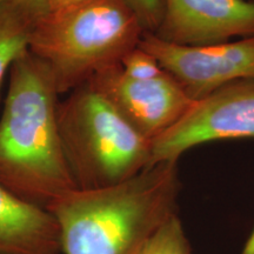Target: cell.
Here are the masks:
<instances>
[{
  "mask_svg": "<svg viewBox=\"0 0 254 254\" xmlns=\"http://www.w3.org/2000/svg\"><path fill=\"white\" fill-rule=\"evenodd\" d=\"M240 254H254V225L250 232L249 237L245 240V244H244Z\"/></svg>",
  "mask_w": 254,
  "mask_h": 254,
  "instance_id": "9a60e30c",
  "label": "cell"
},
{
  "mask_svg": "<svg viewBox=\"0 0 254 254\" xmlns=\"http://www.w3.org/2000/svg\"><path fill=\"white\" fill-rule=\"evenodd\" d=\"M125 1L138 15L145 32L154 33L163 18V0H125Z\"/></svg>",
  "mask_w": 254,
  "mask_h": 254,
  "instance_id": "4fadbf2b",
  "label": "cell"
},
{
  "mask_svg": "<svg viewBox=\"0 0 254 254\" xmlns=\"http://www.w3.org/2000/svg\"><path fill=\"white\" fill-rule=\"evenodd\" d=\"M58 126L78 190L118 185L151 166L152 141L90 84L59 101Z\"/></svg>",
  "mask_w": 254,
  "mask_h": 254,
  "instance_id": "277c9868",
  "label": "cell"
},
{
  "mask_svg": "<svg viewBox=\"0 0 254 254\" xmlns=\"http://www.w3.org/2000/svg\"><path fill=\"white\" fill-rule=\"evenodd\" d=\"M254 139V79L225 85L194 101L176 125L152 141V165L179 161L212 141Z\"/></svg>",
  "mask_w": 254,
  "mask_h": 254,
  "instance_id": "5b68a950",
  "label": "cell"
},
{
  "mask_svg": "<svg viewBox=\"0 0 254 254\" xmlns=\"http://www.w3.org/2000/svg\"><path fill=\"white\" fill-rule=\"evenodd\" d=\"M140 134L153 141L189 112L192 100L167 72L138 80L127 77L120 65L104 69L90 81Z\"/></svg>",
  "mask_w": 254,
  "mask_h": 254,
  "instance_id": "52a82bcc",
  "label": "cell"
},
{
  "mask_svg": "<svg viewBox=\"0 0 254 254\" xmlns=\"http://www.w3.org/2000/svg\"><path fill=\"white\" fill-rule=\"evenodd\" d=\"M120 67L127 77L138 80L153 79L165 73L157 59L139 45L124 57Z\"/></svg>",
  "mask_w": 254,
  "mask_h": 254,
  "instance_id": "7c38bea8",
  "label": "cell"
},
{
  "mask_svg": "<svg viewBox=\"0 0 254 254\" xmlns=\"http://www.w3.org/2000/svg\"><path fill=\"white\" fill-rule=\"evenodd\" d=\"M8 73L0 117V185L47 209L77 189L60 140L59 93L49 68L28 51Z\"/></svg>",
  "mask_w": 254,
  "mask_h": 254,
  "instance_id": "7a4b0ae2",
  "label": "cell"
},
{
  "mask_svg": "<svg viewBox=\"0 0 254 254\" xmlns=\"http://www.w3.org/2000/svg\"><path fill=\"white\" fill-rule=\"evenodd\" d=\"M144 33L138 15L125 0H92L43 15L31 34L28 52L49 68L60 95L120 65Z\"/></svg>",
  "mask_w": 254,
  "mask_h": 254,
  "instance_id": "3957f363",
  "label": "cell"
},
{
  "mask_svg": "<svg viewBox=\"0 0 254 254\" xmlns=\"http://www.w3.org/2000/svg\"><path fill=\"white\" fill-rule=\"evenodd\" d=\"M154 36L183 46H204L254 36V2L249 0H163Z\"/></svg>",
  "mask_w": 254,
  "mask_h": 254,
  "instance_id": "ba28073f",
  "label": "cell"
},
{
  "mask_svg": "<svg viewBox=\"0 0 254 254\" xmlns=\"http://www.w3.org/2000/svg\"><path fill=\"white\" fill-rule=\"evenodd\" d=\"M192 100L231 82L254 79V36L204 46H183L145 32L139 43Z\"/></svg>",
  "mask_w": 254,
  "mask_h": 254,
  "instance_id": "8992f818",
  "label": "cell"
},
{
  "mask_svg": "<svg viewBox=\"0 0 254 254\" xmlns=\"http://www.w3.org/2000/svg\"><path fill=\"white\" fill-rule=\"evenodd\" d=\"M59 253L60 232L55 217L0 185V254Z\"/></svg>",
  "mask_w": 254,
  "mask_h": 254,
  "instance_id": "9c48e42d",
  "label": "cell"
},
{
  "mask_svg": "<svg viewBox=\"0 0 254 254\" xmlns=\"http://www.w3.org/2000/svg\"><path fill=\"white\" fill-rule=\"evenodd\" d=\"M90 1H92V0H40V4L44 13L56 14L87 4Z\"/></svg>",
  "mask_w": 254,
  "mask_h": 254,
  "instance_id": "5bb4252c",
  "label": "cell"
},
{
  "mask_svg": "<svg viewBox=\"0 0 254 254\" xmlns=\"http://www.w3.org/2000/svg\"><path fill=\"white\" fill-rule=\"evenodd\" d=\"M179 161L152 165L99 190H73L47 211L58 222L64 254H139L178 214Z\"/></svg>",
  "mask_w": 254,
  "mask_h": 254,
  "instance_id": "6da1fadb",
  "label": "cell"
},
{
  "mask_svg": "<svg viewBox=\"0 0 254 254\" xmlns=\"http://www.w3.org/2000/svg\"><path fill=\"white\" fill-rule=\"evenodd\" d=\"M139 254H192L179 214L168 219Z\"/></svg>",
  "mask_w": 254,
  "mask_h": 254,
  "instance_id": "8fae6325",
  "label": "cell"
},
{
  "mask_svg": "<svg viewBox=\"0 0 254 254\" xmlns=\"http://www.w3.org/2000/svg\"><path fill=\"white\" fill-rule=\"evenodd\" d=\"M44 14L40 0H0V88L15 60L28 51L32 32Z\"/></svg>",
  "mask_w": 254,
  "mask_h": 254,
  "instance_id": "30bf717a",
  "label": "cell"
}]
</instances>
